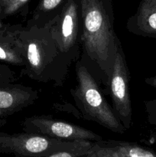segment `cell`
<instances>
[{
  "label": "cell",
  "mask_w": 156,
  "mask_h": 157,
  "mask_svg": "<svg viewBox=\"0 0 156 157\" xmlns=\"http://www.w3.org/2000/svg\"><path fill=\"white\" fill-rule=\"evenodd\" d=\"M6 29L24 59L22 71L28 77L56 86L64 84L72 62L76 58L60 50L48 24L6 25Z\"/></svg>",
  "instance_id": "obj_1"
},
{
  "label": "cell",
  "mask_w": 156,
  "mask_h": 157,
  "mask_svg": "<svg viewBox=\"0 0 156 157\" xmlns=\"http://www.w3.org/2000/svg\"><path fill=\"white\" fill-rule=\"evenodd\" d=\"M80 15L84 50L108 80L121 45L115 32L112 0H80Z\"/></svg>",
  "instance_id": "obj_2"
},
{
  "label": "cell",
  "mask_w": 156,
  "mask_h": 157,
  "mask_svg": "<svg viewBox=\"0 0 156 157\" xmlns=\"http://www.w3.org/2000/svg\"><path fill=\"white\" fill-rule=\"evenodd\" d=\"M76 75L77 84L71 90V93L84 117L97 123L113 133L123 134L127 130L104 98L96 80L83 63H76Z\"/></svg>",
  "instance_id": "obj_3"
},
{
  "label": "cell",
  "mask_w": 156,
  "mask_h": 157,
  "mask_svg": "<svg viewBox=\"0 0 156 157\" xmlns=\"http://www.w3.org/2000/svg\"><path fill=\"white\" fill-rule=\"evenodd\" d=\"M95 142L67 141L35 133L0 132V153L15 157H46L62 151L93 150Z\"/></svg>",
  "instance_id": "obj_4"
},
{
  "label": "cell",
  "mask_w": 156,
  "mask_h": 157,
  "mask_svg": "<svg viewBox=\"0 0 156 157\" xmlns=\"http://www.w3.org/2000/svg\"><path fill=\"white\" fill-rule=\"evenodd\" d=\"M80 0H67L61 12L47 24L57 45L66 55L79 56Z\"/></svg>",
  "instance_id": "obj_5"
},
{
  "label": "cell",
  "mask_w": 156,
  "mask_h": 157,
  "mask_svg": "<svg viewBox=\"0 0 156 157\" xmlns=\"http://www.w3.org/2000/svg\"><path fill=\"white\" fill-rule=\"evenodd\" d=\"M22 129L27 133L62 140L98 142L102 140L97 133L80 126L42 115L25 118L22 123Z\"/></svg>",
  "instance_id": "obj_6"
},
{
  "label": "cell",
  "mask_w": 156,
  "mask_h": 157,
  "mask_svg": "<svg viewBox=\"0 0 156 157\" xmlns=\"http://www.w3.org/2000/svg\"><path fill=\"white\" fill-rule=\"evenodd\" d=\"M113 110L126 130L132 124L129 95V73L122 45L118 48L112 73L108 79Z\"/></svg>",
  "instance_id": "obj_7"
},
{
  "label": "cell",
  "mask_w": 156,
  "mask_h": 157,
  "mask_svg": "<svg viewBox=\"0 0 156 157\" xmlns=\"http://www.w3.org/2000/svg\"><path fill=\"white\" fill-rule=\"evenodd\" d=\"M38 92L31 87L12 83L0 84V110L14 114L35 104Z\"/></svg>",
  "instance_id": "obj_8"
},
{
  "label": "cell",
  "mask_w": 156,
  "mask_h": 157,
  "mask_svg": "<svg viewBox=\"0 0 156 157\" xmlns=\"http://www.w3.org/2000/svg\"><path fill=\"white\" fill-rule=\"evenodd\" d=\"M132 33L156 38V0H141L136 14L127 21Z\"/></svg>",
  "instance_id": "obj_9"
},
{
  "label": "cell",
  "mask_w": 156,
  "mask_h": 157,
  "mask_svg": "<svg viewBox=\"0 0 156 157\" xmlns=\"http://www.w3.org/2000/svg\"><path fill=\"white\" fill-rule=\"evenodd\" d=\"M96 144L109 157H156L155 151L134 143L102 140Z\"/></svg>",
  "instance_id": "obj_10"
},
{
  "label": "cell",
  "mask_w": 156,
  "mask_h": 157,
  "mask_svg": "<svg viewBox=\"0 0 156 157\" xmlns=\"http://www.w3.org/2000/svg\"><path fill=\"white\" fill-rule=\"evenodd\" d=\"M67 0H39L32 16L28 22L43 26L61 12Z\"/></svg>",
  "instance_id": "obj_11"
},
{
  "label": "cell",
  "mask_w": 156,
  "mask_h": 157,
  "mask_svg": "<svg viewBox=\"0 0 156 157\" xmlns=\"http://www.w3.org/2000/svg\"><path fill=\"white\" fill-rule=\"evenodd\" d=\"M0 61L18 67H24V59L6 29L0 31Z\"/></svg>",
  "instance_id": "obj_12"
},
{
  "label": "cell",
  "mask_w": 156,
  "mask_h": 157,
  "mask_svg": "<svg viewBox=\"0 0 156 157\" xmlns=\"http://www.w3.org/2000/svg\"><path fill=\"white\" fill-rule=\"evenodd\" d=\"M29 0H0V7L4 16L16 14L21 10Z\"/></svg>",
  "instance_id": "obj_13"
},
{
  "label": "cell",
  "mask_w": 156,
  "mask_h": 157,
  "mask_svg": "<svg viewBox=\"0 0 156 157\" xmlns=\"http://www.w3.org/2000/svg\"><path fill=\"white\" fill-rule=\"evenodd\" d=\"M16 81V77L13 71L8 65L0 64V84L12 83Z\"/></svg>",
  "instance_id": "obj_14"
},
{
  "label": "cell",
  "mask_w": 156,
  "mask_h": 157,
  "mask_svg": "<svg viewBox=\"0 0 156 157\" xmlns=\"http://www.w3.org/2000/svg\"><path fill=\"white\" fill-rule=\"evenodd\" d=\"M147 120L151 125L156 126V98L145 103Z\"/></svg>",
  "instance_id": "obj_15"
},
{
  "label": "cell",
  "mask_w": 156,
  "mask_h": 157,
  "mask_svg": "<svg viewBox=\"0 0 156 157\" xmlns=\"http://www.w3.org/2000/svg\"><path fill=\"white\" fill-rule=\"evenodd\" d=\"M96 146V144H95ZM73 150V151H62L58 152V153H54V154L50 155L46 157H83L86 156L88 153H91L93 150Z\"/></svg>",
  "instance_id": "obj_16"
},
{
  "label": "cell",
  "mask_w": 156,
  "mask_h": 157,
  "mask_svg": "<svg viewBox=\"0 0 156 157\" xmlns=\"http://www.w3.org/2000/svg\"><path fill=\"white\" fill-rule=\"evenodd\" d=\"M12 115L13 114H12V113H9V112L0 110V127H2L5 124H6L8 117L12 116Z\"/></svg>",
  "instance_id": "obj_17"
},
{
  "label": "cell",
  "mask_w": 156,
  "mask_h": 157,
  "mask_svg": "<svg viewBox=\"0 0 156 157\" xmlns=\"http://www.w3.org/2000/svg\"><path fill=\"white\" fill-rule=\"evenodd\" d=\"M145 82L148 85L151 86V87L156 88V76L154 77H150V78H145Z\"/></svg>",
  "instance_id": "obj_18"
},
{
  "label": "cell",
  "mask_w": 156,
  "mask_h": 157,
  "mask_svg": "<svg viewBox=\"0 0 156 157\" xmlns=\"http://www.w3.org/2000/svg\"><path fill=\"white\" fill-rule=\"evenodd\" d=\"M148 141H149V143H151V144H156V131L151 133V135L149 136V138H148Z\"/></svg>",
  "instance_id": "obj_19"
},
{
  "label": "cell",
  "mask_w": 156,
  "mask_h": 157,
  "mask_svg": "<svg viewBox=\"0 0 156 157\" xmlns=\"http://www.w3.org/2000/svg\"><path fill=\"white\" fill-rule=\"evenodd\" d=\"M5 26H6V24H3V23L2 22L1 20H0V31H1L2 29H4Z\"/></svg>",
  "instance_id": "obj_20"
}]
</instances>
